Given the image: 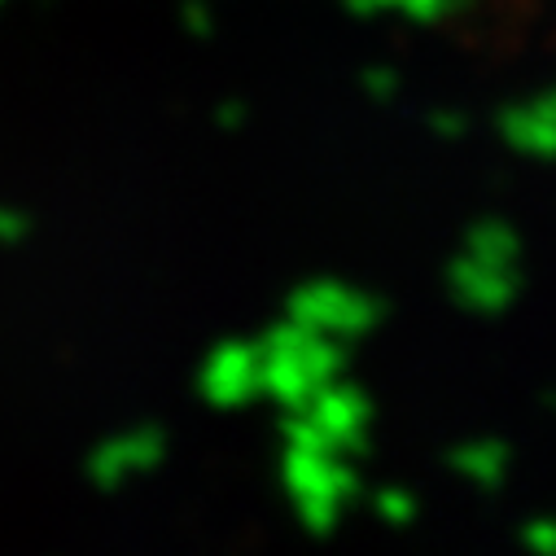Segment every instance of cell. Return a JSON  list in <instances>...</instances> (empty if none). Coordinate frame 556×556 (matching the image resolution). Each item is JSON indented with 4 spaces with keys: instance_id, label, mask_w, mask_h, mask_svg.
Masks as SVG:
<instances>
[]
</instances>
